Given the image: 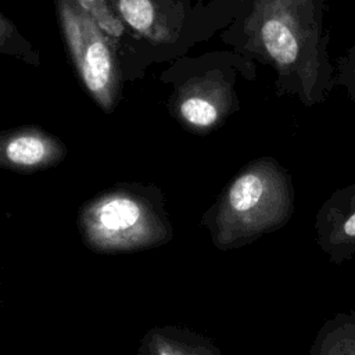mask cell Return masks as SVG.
Segmentation results:
<instances>
[{
    "instance_id": "9",
    "label": "cell",
    "mask_w": 355,
    "mask_h": 355,
    "mask_svg": "<svg viewBox=\"0 0 355 355\" xmlns=\"http://www.w3.org/2000/svg\"><path fill=\"white\" fill-rule=\"evenodd\" d=\"M97 219L100 225L107 230H126L139 222L140 208L135 201L129 198H112L100 207Z\"/></svg>"
},
{
    "instance_id": "4",
    "label": "cell",
    "mask_w": 355,
    "mask_h": 355,
    "mask_svg": "<svg viewBox=\"0 0 355 355\" xmlns=\"http://www.w3.org/2000/svg\"><path fill=\"white\" fill-rule=\"evenodd\" d=\"M236 101L233 78L216 68L187 79L175 93L179 116L198 130L219 125L234 110Z\"/></svg>"
},
{
    "instance_id": "7",
    "label": "cell",
    "mask_w": 355,
    "mask_h": 355,
    "mask_svg": "<svg viewBox=\"0 0 355 355\" xmlns=\"http://www.w3.org/2000/svg\"><path fill=\"white\" fill-rule=\"evenodd\" d=\"M308 355H355V312H337L326 319Z\"/></svg>"
},
{
    "instance_id": "8",
    "label": "cell",
    "mask_w": 355,
    "mask_h": 355,
    "mask_svg": "<svg viewBox=\"0 0 355 355\" xmlns=\"http://www.w3.org/2000/svg\"><path fill=\"white\" fill-rule=\"evenodd\" d=\"M51 151V143L37 132H21L4 141V157L17 165L32 166L40 164Z\"/></svg>"
},
{
    "instance_id": "12",
    "label": "cell",
    "mask_w": 355,
    "mask_h": 355,
    "mask_svg": "<svg viewBox=\"0 0 355 355\" xmlns=\"http://www.w3.org/2000/svg\"><path fill=\"white\" fill-rule=\"evenodd\" d=\"M334 85L341 86L348 98L355 100V42L336 61Z\"/></svg>"
},
{
    "instance_id": "2",
    "label": "cell",
    "mask_w": 355,
    "mask_h": 355,
    "mask_svg": "<svg viewBox=\"0 0 355 355\" xmlns=\"http://www.w3.org/2000/svg\"><path fill=\"white\" fill-rule=\"evenodd\" d=\"M291 173L273 157L247 164L226 187L215 216L216 240L237 248L282 229L294 214Z\"/></svg>"
},
{
    "instance_id": "1",
    "label": "cell",
    "mask_w": 355,
    "mask_h": 355,
    "mask_svg": "<svg viewBox=\"0 0 355 355\" xmlns=\"http://www.w3.org/2000/svg\"><path fill=\"white\" fill-rule=\"evenodd\" d=\"M326 0H252L240 22L236 47L270 67L276 92L305 107L326 100L334 85L323 15Z\"/></svg>"
},
{
    "instance_id": "13",
    "label": "cell",
    "mask_w": 355,
    "mask_h": 355,
    "mask_svg": "<svg viewBox=\"0 0 355 355\" xmlns=\"http://www.w3.org/2000/svg\"><path fill=\"white\" fill-rule=\"evenodd\" d=\"M162 355H171V354H162Z\"/></svg>"
},
{
    "instance_id": "6",
    "label": "cell",
    "mask_w": 355,
    "mask_h": 355,
    "mask_svg": "<svg viewBox=\"0 0 355 355\" xmlns=\"http://www.w3.org/2000/svg\"><path fill=\"white\" fill-rule=\"evenodd\" d=\"M121 22L154 43H171L176 29L159 0H108Z\"/></svg>"
},
{
    "instance_id": "3",
    "label": "cell",
    "mask_w": 355,
    "mask_h": 355,
    "mask_svg": "<svg viewBox=\"0 0 355 355\" xmlns=\"http://www.w3.org/2000/svg\"><path fill=\"white\" fill-rule=\"evenodd\" d=\"M54 3L65 47L83 87L103 110H112L121 96V69L114 40L78 0Z\"/></svg>"
},
{
    "instance_id": "11",
    "label": "cell",
    "mask_w": 355,
    "mask_h": 355,
    "mask_svg": "<svg viewBox=\"0 0 355 355\" xmlns=\"http://www.w3.org/2000/svg\"><path fill=\"white\" fill-rule=\"evenodd\" d=\"M80 6L90 12L100 28L112 39L116 40L125 33V25L114 12L108 0H78Z\"/></svg>"
},
{
    "instance_id": "5",
    "label": "cell",
    "mask_w": 355,
    "mask_h": 355,
    "mask_svg": "<svg viewBox=\"0 0 355 355\" xmlns=\"http://www.w3.org/2000/svg\"><path fill=\"white\" fill-rule=\"evenodd\" d=\"M316 243L334 265L355 255V183L333 191L315 216Z\"/></svg>"
},
{
    "instance_id": "10",
    "label": "cell",
    "mask_w": 355,
    "mask_h": 355,
    "mask_svg": "<svg viewBox=\"0 0 355 355\" xmlns=\"http://www.w3.org/2000/svg\"><path fill=\"white\" fill-rule=\"evenodd\" d=\"M0 53L17 57L32 65H39L40 58L33 46L21 35L17 26L0 12Z\"/></svg>"
}]
</instances>
